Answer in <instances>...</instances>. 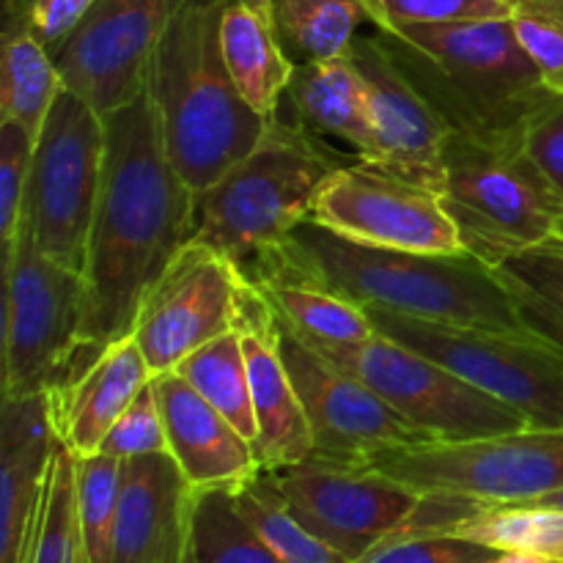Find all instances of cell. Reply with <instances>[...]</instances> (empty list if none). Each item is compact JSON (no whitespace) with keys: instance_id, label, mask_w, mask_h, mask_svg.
Instances as JSON below:
<instances>
[{"instance_id":"cell-25","label":"cell","mask_w":563,"mask_h":563,"mask_svg":"<svg viewBox=\"0 0 563 563\" xmlns=\"http://www.w3.org/2000/svg\"><path fill=\"white\" fill-rule=\"evenodd\" d=\"M58 438L0 445V563H27Z\"/></svg>"},{"instance_id":"cell-8","label":"cell","mask_w":563,"mask_h":563,"mask_svg":"<svg viewBox=\"0 0 563 563\" xmlns=\"http://www.w3.org/2000/svg\"><path fill=\"white\" fill-rule=\"evenodd\" d=\"M366 465L418 495L528 506L563 489V429H517L460 443H412Z\"/></svg>"},{"instance_id":"cell-30","label":"cell","mask_w":563,"mask_h":563,"mask_svg":"<svg viewBox=\"0 0 563 563\" xmlns=\"http://www.w3.org/2000/svg\"><path fill=\"white\" fill-rule=\"evenodd\" d=\"M185 563H284L240 511L234 487L196 489Z\"/></svg>"},{"instance_id":"cell-37","label":"cell","mask_w":563,"mask_h":563,"mask_svg":"<svg viewBox=\"0 0 563 563\" xmlns=\"http://www.w3.org/2000/svg\"><path fill=\"white\" fill-rule=\"evenodd\" d=\"M500 550L451 533H399L355 563H493Z\"/></svg>"},{"instance_id":"cell-28","label":"cell","mask_w":563,"mask_h":563,"mask_svg":"<svg viewBox=\"0 0 563 563\" xmlns=\"http://www.w3.org/2000/svg\"><path fill=\"white\" fill-rule=\"evenodd\" d=\"M275 311L302 335L328 344H355L377 333L366 308L350 297L302 278L256 280Z\"/></svg>"},{"instance_id":"cell-3","label":"cell","mask_w":563,"mask_h":563,"mask_svg":"<svg viewBox=\"0 0 563 563\" xmlns=\"http://www.w3.org/2000/svg\"><path fill=\"white\" fill-rule=\"evenodd\" d=\"M229 0H187L148 64L146 93L176 174L203 192L262 141L267 121L236 91L220 44Z\"/></svg>"},{"instance_id":"cell-24","label":"cell","mask_w":563,"mask_h":563,"mask_svg":"<svg viewBox=\"0 0 563 563\" xmlns=\"http://www.w3.org/2000/svg\"><path fill=\"white\" fill-rule=\"evenodd\" d=\"M495 278L509 291L522 330L563 352V240L550 236L542 245L493 264Z\"/></svg>"},{"instance_id":"cell-41","label":"cell","mask_w":563,"mask_h":563,"mask_svg":"<svg viewBox=\"0 0 563 563\" xmlns=\"http://www.w3.org/2000/svg\"><path fill=\"white\" fill-rule=\"evenodd\" d=\"M526 152L563 198V93L528 124Z\"/></svg>"},{"instance_id":"cell-18","label":"cell","mask_w":563,"mask_h":563,"mask_svg":"<svg viewBox=\"0 0 563 563\" xmlns=\"http://www.w3.org/2000/svg\"><path fill=\"white\" fill-rule=\"evenodd\" d=\"M234 330L245 350L258 434L253 451L262 471H280L313 454V434L280 352L278 313L262 286L242 275Z\"/></svg>"},{"instance_id":"cell-6","label":"cell","mask_w":563,"mask_h":563,"mask_svg":"<svg viewBox=\"0 0 563 563\" xmlns=\"http://www.w3.org/2000/svg\"><path fill=\"white\" fill-rule=\"evenodd\" d=\"M440 201L465 251L489 267L555 236L563 214V198L528 157L526 135L451 130Z\"/></svg>"},{"instance_id":"cell-21","label":"cell","mask_w":563,"mask_h":563,"mask_svg":"<svg viewBox=\"0 0 563 563\" xmlns=\"http://www.w3.org/2000/svg\"><path fill=\"white\" fill-rule=\"evenodd\" d=\"M168 434V454L196 489L242 487L262 465L247 438H242L229 418L220 416L196 388L176 372L152 377Z\"/></svg>"},{"instance_id":"cell-26","label":"cell","mask_w":563,"mask_h":563,"mask_svg":"<svg viewBox=\"0 0 563 563\" xmlns=\"http://www.w3.org/2000/svg\"><path fill=\"white\" fill-rule=\"evenodd\" d=\"M60 88L64 82L49 49L22 27H3L0 121L22 126L36 141Z\"/></svg>"},{"instance_id":"cell-22","label":"cell","mask_w":563,"mask_h":563,"mask_svg":"<svg viewBox=\"0 0 563 563\" xmlns=\"http://www.w3.org/2000/svg\"><path fill=\"white\" fill-rule=\"evenodd\" d=\"M284 104L306 130L355 148V157L377 163V130L368 113V91L350 55L295 64Z\"/></svg>"},{"instance_id":"cell-20","label":"cell","mask_w":563,"mask_h":563,"mask_svg":"<svg viewBox=\"0 0 563 563\" xmlns=\"http://www.w3.org/2000/svg\"><path fill=\"white\" fill-rule=\"evenodd\" d=\"M135 339H124L71 366L58 388L47 390L55 438L75 456L99 454L121 412L152 383Z\"/></svg>"},{"instance_id":"cell-27","label":"cell","mask_w":563,"mask_h":563,"mask_svg":"<svg viewBox=\"0 0 563 563\" xmlns=\"http://www.w3.org/2000/svg\"><path fill=\"white\" fill-rule=\"evenodd\" d=\"M368 20L363 0H273V25L295 64L350 53Z\"/></svg>"},{"instance_id":"cell-23","label":"cell","mask_w":563,"mask_h":563,"mask_svg":"<svg viewBox=\"0 0 563 563\" xmlns=\"http://www.w3.org/2000/svg\"><path fill=\"white\" fill-rule=\"evenodd\" d=\"M220 44L236 91L258 115L273 119L284 104L295 71V60L280 44L273 20L251 5L229 0L220 25Z\"/></svg>"},{"instance_id":"cell-45","label":"cell","mask_w":563,"mask_h":563,"mask_svg":"<svg viewBox=\"0 0 563 563\" xmlns=\"http://www.w3.org/2000/svg\"><path fill=\"white\" fill-rule=\"evenodd\" d=\"M555 236H561V240H563V214H561V220H559V231H555Z\"/></svg>"},{"instance_id":"cell-15","label":"cell","mask_w":563,"mask_h":563,"mask_svg":"<svg viewBox=\"0 0 563 563\" xmlns=\"http://www.w3.org/2000/svg\"><path fill=\"white\" fill-rule=\"evenodd\" d=\"M278 330L286 368L311 423L313 454L344 462H372L390 449L427 443L363 379L330 361L280 313Z\"/></svg>"},{"instance_id":"cell-32","label":"cell","mask_w":563,"mask_h":563,"mask_svg":"<svg viewBox=\"0 0 563 563\" xmlns=\"http://www.w3.org/2000/svg\"><path fill=\"white\" fill-rule=\"evenodd\" d=\"M240 511L247 517L258 537L280 555L284 563H355L322 539L313 537L289 511L284 495L267 471H258L251 482L234 489Z\"/></svg>"},{"instance_id":"cell-40","label":"cell","mask_w":563,"mask_h":563,"mask_svg":"<svg viewBox=\"0 0 563 563\" xmlns=\"http://www.w3.org/2000/svg\"><path fill=\"white\" fill-rule=\"evenodd\" d=\"M93 3L97 0H3V27H22L53 53Z\"/></svg>"},{"instance_id":"cell-4","label":"cell","mask_w":563,"mask_h":563,"mask_svg":"<svg viewBox=\"0 0 563 563\" xmlns=\"http://www.w3.org/2000/svg\"><path fill=\"white\" fill-rule=\"evenodd\" d=\"M388 53L445 124L471 135H526L559 97L517 38L515 22L476 20L379 31Z\"/></svg>"},{"instance_id":"cell-11","label":"cell","mask_w":563,"mask_h":563,"mask_svg":"<svg viewBox=\"0 0 563 563\" xmlns=\"http://www.w3.org/2000/svg\"><path fill=\"white\" fill-rule=\"evenodd\" d=\"M313 344L330 361L363 379L427 443H460L528 429L526 418L504 401L383 333L355 344Z\"/></svg>"},{"instance_id":"cell-13","label":"cell","mask_w":563,"mask_h":563,"mask_svg":"<svg viewBox=\"0 0 563 563\" xmlns=\"http://www.w3.org/2000/svg\"><path fill=\"white\" fill-rule=\"evenodd\" d=\"M311 220L363 245L467 253L438 192L374 159L341 163L319 190Z\"/></svg>"},{"instance_id":"cell-43","label":"cell","mask_w":563,"mask_h":563,"mask_svg":"<svg viewBox=\"0 0 563 563\" xmlns=\"http://www.w3.org/2000/svg\"><path fill=\"white\" fill-rule=\"evenodd\" d=\"M231 3H245L251 9H256L258 14L267 16V20H273V0H231Z\"/></svg>"},{"instance_id":"cell-38","label":"cell","mask_w":563,"mask_h":563,"mask_svg":"<svg viewBox=\"0 0 563 563\" xmlns=\"http://www.w3.org/2000/svg\"><path fill=\"white\" fill-rule=\"evenodd\" d=\"M102 454L132 460V456L168 454V434H165L163 407H159L154 383H148L141 394L132 399L113 423L108 438L102 440Z\"/></svg>"},{"instance_id":"cell-10","label":"cell","mask_w":563,"mask_h":563,"mask_svg":"<svg viewBox=\"0 0 563 563\" xmlns=\"http://www.w3.org/2000/svg\"><path fill=\"white\" fill-rule=\"evenodd\" d=\"M3 396L53 390L82 344L86 280L36 247L25 225L3 245Z\"/></svg>"},{"instance_id":"cell-12","label":"cell","mask_w":563,"mask_h":563,"mask_svg":"<svg viewBox=\"0 0 563 563\" xmlns=\"http://www.w3.org/2000/svg\"><path fill=\"white\" fill-rule=\"evenodd\" d=\"M267 473L291 515L350 561L396 537L421 504V495L366 462L311 454Z\"/></svg>"},{"instance_id":"cell-44","label":"cell","mask_w":563,"mask_h":563,"mask_svg":"<svg viewBox=\"0 0 563 563\" xmlns=\"http://www.w3.org/2000/svg\"><path fill=\"white\" fill-rule=\"evenodd\" d=\"M528 506H548V509H561L563 511V489H561V493H553V495H548V498L537 500V504H528Z\"/></svg>"},{"instance_id":"cell-31","label":"cell","mask_w":563,"mask_h":563,"mask_svg":"<svg viewBox=\"0 0 563 563\" xmlns=\"http://www.w3.org/2000/svg\"><path fill=\"white\" fill-rule=\"evenodd\" d=\"M443 533L482 542L500 553H533L563 561V511L548 506H476Z\"/></svg>"},{"instance_id":"cell-14","label":"cell","mask_w":563,"mask_h":563,"mask_svg":"<svg viewBox=\"0 0 563 563\" xmlns=\"http://www.w3.org/2000/svg\"><path fill=\"white\" fill-rule=\"evenodd\" d=\"M187 0H97L53 49L64 88L113 113L146 91L148 64Z\"/></svg>"},{"instance_id":"cell-7","label":"cell","mask_w":563,"mask_h":563,"mask_svg":"<svg viewBox=\"0 0 563 563\" xmlns=\"http://www.w3.org/2000/svg\"><path fill=\"white\" fill-rule=\"evenodd\" d=\"M377 333L432 357L526 418L531 429H563V352L528 330L465 328L363 306Z\"/></svg>"},{"instance_id":"cell-46","label":"cell","mask_w":563,"mask_h":563,"mask_svg":"<svg viewBox=\"0 0 563 563\" xmlns=\"http://www.w3.org/2000/svg\"><path fill=\"white\" fill-rule=\"evenodd\" d=\"M511 3H515V0H511Z\"/></svg>"},{"instance_id":"cell-35","label":"cell","mask_w":563,"mask_h":563,"mask_svg":"<svg viewBox=\"0 0 563 563\" xmlns=\"http://www.w3.org/2000/svg\"><path fill=\"white\" fill-rule=\"evenodd\" d=\"M368 20L379 31L410 25H451V22L506 20L515 14L511 0H363Z\"/></svg>"},{"instance_id":"cell-33","label":"cell","mask_w":563,"mask_h":563,"mask_svg":"<svg viewBox=\"0 0 563 563\" xmlns=\"http://www.w3.org/2000/svg\"><path fill=\"white\" fill-rule=\"evenodd\" d=\"M27 563H86L77 520V456L55 445Z\"/></svg>"},{"instance_id":"cell-16","label":"cell","mask_w":563,"mask_h":563,"mask_svg":"<svg viewBox=\"0 0 563 563\" xmlns=\"http://www.w3.org/2000/svg\"><path fill=\"white\" fill-rule=\"evenodd\" d=\"M242 275L203 242L192 240L181 247L146 297L132 330L154 374L174 372L187 355L234 330Z\"/></svg>"},{"instance_id":"cell-29","label":"cell","mask_w":563,"mask_h":563,"mask_svg":"<svg viewBox=\"0 0 563 563\" xmlns=\"http://www.w3.org/2000/svg\"><path fill=\"white\" fill-rule=\"evenodd\" d=\"M190 388H196L214 410L229 418L231 427L256 443L258 423L253 410L251 374H247L245 350L236 330L218 335L174 368Z\"/></svg>"},{"instance_id":"cell-42","label":"cell","mask_w":563,"mask_h":563,"mask_svg":"<svg viewBox=\"0 0 563 563\" xmlns=\"http://www.w3.org/2000/svg\"><path fill=\"white\" fill-rule=\"evenodd\" d=\"M493 563H563V561L544 559V555H533V553H517V550H509V553H500Z\"/></svg>"},{"instance_id":"cell-34","label":"cell","mask_w":563,"mask_h":563,"mask_svg":"<svg viewBox=\"0 0 563 563\" xmlns=\"http://www.w3.org/2000/svg\"><path fill=\"white\" fill-rule=\"evenodd\" d=\"M124 460L110 454L77 456V520L86 563H110Z\"/></svg>"},{"instance_id":"cell-39","label":"cell","mask_w":563,"mask_h":563,"mask_svg":"<svg viewBox=\"0 0 563 563\" xmlns=\"http://www.w3.org/2000/svg\"><path fill=\"white\" fill-rule=\"evenodd\" d=\"M33 137L11 121H0V240L9 245L16 234L33 163Z\"/></svg>"},{"instance_id":"cell-9","label":"cell","mask_w":563,"mask_h":563,"mask_svg":"<svg viewBox=\"0 0 563 563\" xmlns=\"http://www.w3.org/2000/svg\"><path fill=\"white\" fill-rule=\"evenodd\" d=\"M104 174V115L60 88L33 143L20 223L38 251L64 267L86 269L88 236Z\"/></svg>"},{"instance_id":"cell-17","label":"cell","mask_w":563,"mask_h":563,"mask_svg":"<svg viewBox=\"0 0 563 563\" xmlns=\"http://www.w3.org/2000/svg\"><path fill=\"white\" fill-rule=\"evenodd\" d=\"M346 55L366 82L368 113L377 130V163L440 196L443 146L451 126L401 71L379 33L357 36Z\"/></svg>"},{"instance_id":"cell-5","label":"cell","mask_w":563,"mask_h":563,"mask_svg":"<svg viewBox=\"0 0 563 563\" xmlns=\"http://www.w3.org/2000/svg\"><path fill=\"white\" fill-rule=\"evenodd\" d=\"M339 157L284 108L251 154L196 198V236L245 273L306 218Z\"/></svg>"},{"instance_id":"cell-19","label":"cell","mask_w":563,"mask_h":563,"mask_svg":"<svg viewBox=\"0 0 563 563\" xmlns=\"http://www.w3.org/2000/svg\"><path fill=\"white\" fill-rule=\"evenodd\" d=\"M196 487L170 454L124 460L110 563H185Z\"/></svg>"},{"instance_id":"cell-2","label":"cell","mask_w":563,"mask_h":563,"mask_svg":"<svg viewBox=\"0 0 563 563\" xmlns=\"http://www.w3.org/2000/svg\"><path fill=\"white\" fill-rule=\"evenodd\" d=\"M253 280L302 278L407 317L465 328L522 330L509 291L471 253H418L346 240L306 218L245 269Z\"/></svg>"},{"instance_id":"cell-36","label":"cell","mask_w":563,"mask_h":563,"mask_svg":"<svg viewBox=\"0 0 563 563\" xmlns=\"http://www.w3.org/2000/svg\"><path fill=\"white\" fill-rule=\"evenodd\" d=\"M511 22L544 82L563 93V0H515Z\"/></svg>"},{"instance_id":"cell-1","label":"cell","mask_w":563,"mask_h":563,"mask_svg":"<svg viewBox=\"0 0 563 563\" xmlns=\"http://www.w3.org/2000/svg\"><path fill=\"white\" fill-rule=\"evenodd\" d=\"M196 198L165 154L146 91L104 113V174L82 269L80 346L102 352L130 339L146 297L196 236Z\"/></svg>"}]
</instances>
